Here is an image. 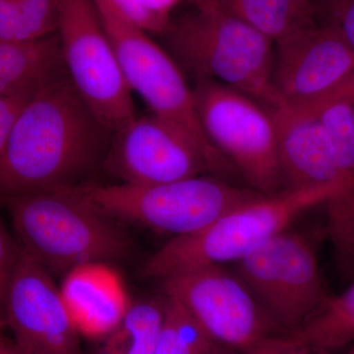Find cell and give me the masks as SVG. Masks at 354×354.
I'll list each match as a JSON object with an SVG mask.
<instances>
[{
	"mask_svg": "<svg viewBox=\"0 0 354 354\" xmlns=\"http://www.w3.org/2000/svg\"><path fill=\"white\" fill-rule=\"evenodd\" d=\"M62 297L81 335L104 337L120 320L130 302L118 274L108 264H90L65 274Z\"/></svg>",
	"mask_w": 354,
	"mask_h": 354,
	"instance_id": "cell-15",
	"label": "cell"
},
{
	"mask_svg": "<svg viewBox=\"0 0 354 354\" xmlns=\"http://www.w3.org/2000/svg\"><path fill=\"white\" fill-rule=\"evenodd\" d=\"M193 94L209 143L241 172L252 190L264 195L285 191L271 109L209 79H198Z\"/></svg>",
	"mask_w": 354,
	"mask_h": 354,
	"instance_id": "cell-7",
	"label": "cell"
},
{
	"mask_svg": "<svg viewBox=\"0 0 354 354\" xmlns=\"http://www.w3.org/2000/svg\"><path fill=\"white\" fill-rule=\"evenodd\" d=\"M121 72L153 114L183 130L208 156L221 177L234 169L203 131L194 94L171 53L158 46L113 0H94Z\"/></svg>",
	"mask_w": 354,
	"mask_h": 354,
	"instance_id": "cell-6",
	"label": "cell"
},
{
	"mask_svg": "<svg viewBox=\"0 0 354 354\" xmlns=\"http://www.w3.org/2000/svg\"><path fill=\"white\" fill-rule=\"evenodd\" d=\"M113 131L68 76L44 86L20 109L0 157V200L68 189L104 165Z\"/></svg>",
	"mask_w": 354,
	"mask_h": 354,
	"instance_id": "cell-1",
	"label": "cell"
},
{
	"mask_svg": "<svg viewBox=\"0 0 354 354\" xmlns=\"http://www.w3.org/2000/svg\"><path fill=\"white\" fill-rule=\"evenodd\" d=\"M75 189L114 220L137 223L174 237L196 232L223 214L264 195L236 187L212 174L157 184L88 183Z\"/></svg>",
	"mask_w": 354,
	"mask_h": 354,
	"instance_id": "cell-5",
	"label": "cell"
},
{
	"mask_svg": "<svg viewBox=\"0 0 354 354\" xmlns=\"http://www.w3.org/2000/svg\"><path fill=\"white\" fill-rule=\"evenodd\" d=\"M104 167L121 183H171L208 172L221 178L189 136L153 113L135 115L113 131Z\"/></svg>",
	"mask_w": 354,
	"mask_h": 354,
	"instance_id": "cell-12",
	"label": "cell"
},
{
	"mask_svg": "<svg viewBox=\"0 0 354 354\" xmlns=\"http://www.w3.org/2000/svg\"><path fill=\"white\" fill-rule=\"evenodd\" d=\"M277 46L271 108L315 113L354 90V50L334 26H309Z\"/></svg>",
	"mask_w": 354,
	"mask_h": 354,
	"instance_id": "cell-10",
	"label": "cell"
},
{
	"mask_svg": "<svg viewBox=\"0 0 354 354\" xmlns=\"http://www.w3.org/2000/svg\"><path fill=\"white\" fill-rule=\"evenodd\" d=\"M327 23L341 32L354 50V0H321L316 4Z\"/></svg>",
	"mask_w": 354,
	"mask_h": 354,
	"instance_id": "cell-25",
	"label": "cell"
},
{
	"mask_svg": "<svg viewBox=\"0 0 354 354\" xmlns=\"http://www.w3.org/2000/svg\"><path fill=\"white\" fill-rule=\"evenodd\" d=\"M237 276L286 334L297 330L328 297L311 244L283 230L236 262Z\"/></svg>",
	"mask_w": 354,
	"mask_h": 354,
	"instance_id": "cell-9",
	"label": "cell"
},
{
	"mask_svg": "<svg viewBox=\"0 0 354 354\" xmlns=\"http://www.w3.org/2000/svg\"><path fill=\"white\" fill-rule=\"evenodd\" d=\"M337 193L328 189H286L261 196L218 216L193 234L172 237L143 268L148 278L164 279L205 266L239 262L268 239L288 230L291 221Z\"/></svg>",
	"mask_w": 354,
	"mask_h": 354,
	"instance_id": "cell-3",
	"label": "cell"
},
{
	"mask_svg": "<svg viewBox=\"0 0 354 354\" xmlns=\"http://www.w3.org/2000/svg\"><path fill=\"white\" fill-rule=\"evenodd\" d=\"M6 325L23 354H82L80 332L50 272L21 251Z\"/></svg>",
	"mask_w": 354,
	"mask_h": 354,
	"instance_id": "cell-13",
	"label": "cell"
},
{
	"mask_svg": "<svg viewBox=\"0 0 354 354\" xmlns=\"http://www.w3.org/2000/svg\"><path fill=\"white\" fill-rule=\"evenodd\" d=\"M165 297L171 298L211 339L247 354L274 326L248 286L221 265L177 272L162 279Z\"/></svg>",
	"mask_w": 354,
	"mask_h": 354,
	"instance_id": "cell-11",
	"label": "cell"
},
{
	"mask_svg": "<svg viewBox=\"0 0 354 354\" xmlns=\"http://www.w3.org/2000/svg\"><path fill=\"white\" fill-rule=\"evenodd\" d=\"M0 354H23L13 341H8L0 335Z\"/></svg>",
	"mask_w": 354,
	"mask_h": 354,
	"instance_id": "cell-28",
	"label": "cell"
},
{
	"mask_svg": "<svg viewBox=\"0 0 354 354\" xmlns=\"http://www.w3.org/2000/svg\"><path fill=\"white\" fill-rule=\"evenodd\" d=\"M59 0H0V41L28 43L57 32Z\"/></svg>",
	"mask_w": 354,
	"mask_h": 354,
	"instance_id": "cell-20",
	"label": "cell"
},
{
	"mask_svg": "<svg viewBox=\"0 0 354 354\" xmlns=\"http://www.w3.org/2000/svg\"><path fill=\"white\" fill-rule=\"evenodd\" d=\"M0 203L8 209L21 251L51 274L109 264L130 252L129 239L118 221L75 188L30 193Z\"/></svg>",
	"mask_w": 354,
	"mask_h": 354,
	"instance_id": "cell-2",
	"label": "cell"
},
{
	"mask_svg": "<svg viewBox=\"0 0 354 354\" xmlns=\"http://www.w3.org/2000/svg\"><path fill=\"white\" fill-rule=\"evenodd\" d=\"M228 12L274 41L281 43L315 24V4L306 0H216Z\"/></svg>",
	"mask_w": 354,
	"mask_h": 354,
	"instance_id": "cell-17",
	"label": "cell"
},
{
	"mask_svg": "<svg viewBox=\"0 0 354 354\" xmlns=\"http://www.w3.org/2000/svg\"><path fill=\"white\" fill-rule=\"evenodd\" d=\"M57 36L70 82L111 131L134 118L132 92L94 0H59Z\"/></svg>",
	"mask_w": 354,
	"mask_h": 354,
	"instance_id": "cell-8",
	"label": "cell"
},
{
	"mask_svg": "<svg viewBox=\"0 0 354 354\" xmlns=\"http://www.w3.org/2000/svg\"><path fill=\"white\" fill-rule=\"evenodd\" d=\"M297 341L333 353L354 342V283L337 295H328L297 330Z\"/></svg>",
	"mask_w": 354,
	"mask_h": 354,
	"instance_id": "cell-18",
	"label": "cell"
},
{
	"mask_svg": "<svg viewBox=\"0 0 354 354\" xmlns=\"http://www.w3.org/2000/svg\"><path fill=\"white\" fill-rule=\"evenodd\" d=\"M35 93L0 97V157L6 148L9 133L20 109Z\"/></svg>",
	"mask_w": 354,
	"mask_h": 354,
	"instance_id": "cell-27",
	"label": "cell"
},
{
	"mask_svg": "<svg viewBox=\"0 0 354 354\" xmlns=\"http://www.w3.org/2000/svg\"><path fill=\"white\" fill-rule=\"evenodd\" d=\"M167 44L198 79L241 91L271 108L274 43L218 2L172 26Z\"/></svg>",
	"mask_w": 354,
	"mask_h": 354,
	"instance_id": "cell-4",
	"label": "cell"
},
{
	"mask_svg": "<svg viewBox=\"0 0 354 354\" xmlns=\"http://www.w3.org/2000/svg\"><path fill=\"white\" fill-rule=\"evenodd\" d=\"M164 318V298L130 304L95 354H153Z\"/></svg>",
	"mask_w": 354,
	"mask_h": 354,
	"instance_id": "cell-19",
	"label": "cell"
},
{
	"mask_svg": "<svg viewBox=\"0 0 354 354\" xmlns=\"http://www.w3.org/2000/svg\"><path fill=\"white\" fill-rule=\"evenodd\" d=\"M351 104H353V116H354V92L353 94V99H351Z\"/></svg>",
	"mask_w": 354,
	"mask_h": 354,
	"instance_id": "cell-31",
	"label": "cell"
},
{
	"mask_svg": "<svg viewBox=\"0 0 354 354\" xmlns=\"http://www.w3.org/2000/svg\"><path fill=\"white\" fill-rule=\"evenodd\" d=\"M354 90L326 102L315 111L328 135L344 183L354 188Z\"/></svg>",
	"mask_w": 354,
	"mask_h": 354,
	"instance_id": "cell-22",
	"label": "cell"
},
{
	"mask_svg": "<svg viewBox=\"0 0 354 354\" xmlns=\"http://www.w3.org/2000/svg\"><path fill=\"white\" fill-rule=\"evenodd\" d=\"M66 75L57 35L28 43L0 41V97L35 93Z\"/></svg>",
	"mask_w": 354,
	"mask_h": 354,
	"instance_id": "cell-16",
	"label": "cell"
},
{
	"mask_svg": "<svg viewBox=\"0 0 354 354\" xmlns=\"http://www.w3.org/2000/svg\"><path fill=\"white\" fill-rule=\"evenodd\" d=\"M247 354H332L306 346L290 335H269Z\"/></svg>",
	"mask_w": 354,
	"mask_h": 354,
	"instance_id": "cell-26",
	"label": "cell"
},
{
	"mask_svg": "<svg viewBox=\"0 0 354 354\" xmlns=\"http://www.w3.org/2000/svg\"><path fill=\"white\" fill-rule=\"evenodd\" d=\"M20 257L19 244L0 218V328L6 326L7 297Z\"/></svg>",
	"mask_w": 354,
	"mask_h": 354,
	"instance_id": "cell-24",
	"label": "cell"
},
{
	"mask_svg": "<svg viewBox=\"0 0 354 354\" xmlns=\"http://www.w3.org/2000/svg\"><path fill=\"white\" fill-rule=\"evenodd\" d=\"M346 354H354V344L353 346L348 349V353H346Z\"/></svg>",
	"mask_w": 354,
	"mask_h": 354,
	"instance_id": "cell-29",
	"label": "cell"
},
{
	"mask_svg": "<svg viewBox=\"0 0 354 354\" xmlns=\"http://www.w3.org/2000/svg\"><path fill=\"white\" fill-rule=\"evenodd\" d=\"M306 1L311 2V3L316 4L318 3V2H320L321 0H306Z\"/></svg>",
	"mask_w": 354,
	"mask_h": 354,
	"instance_id": "cell-30",
	"label": "cell"
},
{
	"mask_svg": "<svg viewBox=\"0 0 354 354\" xmlns=\"http://www.w3.org/2000/svg\"><path fill=\"white\" fill-rule=\"evenodd\" d=\"M165 318L153 354H225L176 301L164 297Z\"/></svg>",
	"mask_w": 354,
	"mask_h": 354,
	"instance_id": "cell-21",
	"label": "cell"
},
{
	"mask_svg": "<svg viewBox=\"0 0 354 354\" xmlns=\"http://www.w3.org/2000/svg\"><path fill=\"white\" fill-rule=\"evenodd\" d=\"M271 109L278 155L286 189H328L337 194L353 189L344 183L328 135L315 113Z\"/></svg>",
	"mask_w": 354,
	"mask_h": 354,
	"instance_id": "cell-14",
	"label": "cell"
},
{
	"mask_svg": "<svg viewBox=\"0 0 354 354\" xmlns=\"http://www.w3.org/2000/svg\"><path fill=\"white\" fill-rule=\"evenodd\" d=\"M135 23L148 30L167 27V16L178 0H113Z\"/></svg>",
	"mask_w": 354,
	"mask_h": 354,
	"instance_id": "cell-23",
	"label": "cell"
}]
</instances>
